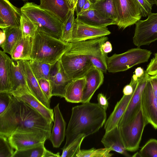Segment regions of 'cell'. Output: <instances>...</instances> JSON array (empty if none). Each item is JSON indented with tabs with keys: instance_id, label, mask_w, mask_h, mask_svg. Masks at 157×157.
<instances>
[{
	"instance_id": "cell-28",
	"label": "cell",
	"mask_w": 157,
	"mask_h": 157,
	"mask_svg": "<svg viewBox=\"0 0 157 157\" xmlns=\"http://www.w3.org/2000/svg\"><path fill=\"white\" fill-rule=\"evenodd\" d=\"M33 38L22 37L17 43L10 54L14 60H31Z\"/></svg>"
},
{
	"instance_id": "cell-30",
	"label": "cell",
	"mask_w": 157,
	"mask_h": 157,
	"mask_svg": "<svg viewBox=\"0 0 157 157\" xmlns=\"http://www.w3.org/2000/svg\"><path fill=\"white\" fill-rule=\"evenodd\" d=\"M29 63L33 73L37 79L43 78L49 80L54 64L32 59L29 60Z\"/></svg>"
},
{
	"instance_id": "cell-8",
	"label": "cell",
	"mask_w": 157,
	"mask_h": 157,
	"mask_svg": "<svg viewBox=\"0 0 157 157\" xmlns=\"http://www.w3.org/2000/svg\"><path fill=\"white\" fill-rule=\"evenodd\" d=\"M117 20L116 25L124 29L140 20L141 12L136 0H113Z\"/></svg>"
},
{
	"instance_id": "cell-23",
	"label": "cell",
	"mask_w": 157,
	"mask_h": 157,
	"mask_svg": "<svg viewBox=\"0 0 157 157\" xmlns=\"http://www.w3.org/2000/svg\"><path fill=\"white\" fill-rule=\"evenodd\" d=\"M133 94V93L129 95L123 94L121 99L117 102L113 111L105 123L104 129L105 132L111 130L118 125L119 121L126 110Z\"/></svg>"
},
{
	"instance_id": "cell-43",
	"label": "cell",
	"mask_w": 157,
	"mask_h": 157,
	"mask_svg": "<svg viewBox=\"0 0 157 157\" xmlns=\"http://www.w3.org/2000/svg\"><path fill=\"white\" fill-rule=\"evenodd\" d=\"M97 100L99 105L106 111L109 104L106 96L102 93H99L98 95Z\"/></svg>"
},
{
	"instance_id": "cell-41",
	"label": "cell",
	"mask_w": 157,
	"mask_h": 157,
	"mask_svg": "<svg viewBox=\"0 0 157 157\" xmlns=\"http://www.w3.org/2000/svg\"><path fill=\"white\" fill-rule=\"evenodd\" d=\"M11 96L9 93L0 92V114L3 113L8 107Z\"/></svg>"
},
{
	"instance_id": "cell-16",
	"label": "cell",
	"mask_w": 157,
	"mask_h": 157,
	"mask_svg": "<svg viewBox=\"0 0 157 157\" xmlns=\"http://www.w3.org/2000/svg\"><path fill=\"white\" fill-rule=\"evenodd\" d=\"M22 15L21 9L12 5L8 0H0V27H19Z\"/></svg>"
},
{
	"instance_id": "cell-46",
	"label": "cell",
	"mask_w": 157,
	"mask_h": 157,
	"mask_svg": "<svg viewBox=\"0 0 157 157\" xmlns=\"http://www.w3.org/2000/svg\"><path fill=\"white\" fill-rule=\"evenodd\" d=\"M134 91V88L132 85L130 83L126 85L123 88V94L129 95L132 94Z\"/></svg>"
},
{
	"instance_id": "cell-29",
	"label": "cell",
	"mask_w": 157,
	"mask_h": 157,
	"mask_svg": "<svg viewBox=\"0 0 157 157\" xmlns=\"http://www.w3.org/2000/svg\"><path fill=\"white\" fill-rule=\"evenodd\" d=\"M16 97L29 105L49 121L51 122L54 121V113L53 109L47 107L32 94H26Z\"/></svg>"
},
{
	"instance_id": "cell-35",
	"label": "cell",
	"mask_w": 157,
	"mask_h": 157,
	"mask_svg": "<svg viewBox=\"0 0 157 157\" xmlns=\"http://www.w3.org/2000/svg\"><path fill=\"white\" fill-rule=\"evenodd\" d=\"M44 143L31 148L14 151L13 157H43L46 150Z\"/></svg>"
},
{
	"instance_id": "cell-37",
	"label": "cell",
	"mask_w": 157,
	"mask_h": 157,
	"mask_svg": "<svg viewBox=\"0 0 157 157\" xmlns=\"http://www.w3.org/2000/svg\"><path fill=\"white\" fill-rule=\"evenodd\" d=\"M139 152L141 157H157V140L150 139Z\"/></svg>"
},
{
	"instance_id": "cell-3",
	"label": "cell",
	"mask_w": 157,
	"mask_h": 157,
	"mask_svg": "<svg viewBox=\"0 0 157 157\" xmlns=\"http://www.w3.org/2000/svg\"><path fill=\"white\" fill-rule=\"evenodd\" d=\"M71 44L37 30L32 40L31 59L55 64Z\"/></svg>"
},
{
	"instance_id": "cell-4",
	"label": "cell",
	"mask_w": 157,
	"mask_h": 157,
	"mask_svg": "<svg viewBox=\"0 0 157 157\" xmlns=\"http://www.w3.org/2000/svg\"><path fill=\"white\" fill-rule=\"evenodd\" d=\"M71 43L60 59L65 72L73 80L84 76L93 65L86 54L85 41Z\"/></svg>"
},
{
	"instance_id": "cell-44",
	"label": "cell",
	"mask_w": 157,
	"mask_h": 157,
	"mask_svg": "<svg viewBox=\"0 0 157 157\" xmlns=\"http://www.w3.org/2000/svg\"><path fill=\"white\" fill-rule=\"evenodd\" d=\"M148 79L151 85L154 94L157 98V74L148 75Z\"/></svg>"
},
{
	"instance_id": "cell-55",
	"label": "cell",
	"mask_w": 157,
	"mask_h": 157,
	"mask_svg": "<svg viewBox=\"0 0 157 157\" xmlns=\"http://www.w3.org/2000/svg\"><path fill=\"white\" fill-rule=\"evenodd\" d=\"M21 0L23 1H27L29 0Z\"/></svg>"
},
{
	"instance_id": "cell-26",
	"label": "cell",
	"mask_w": 157,
	"mask_h": 157,
	"mask_svg": "<svg viewBox=\"0 0 157 157\" xmlns=\"http://www.w3.org/2000/svg\"><path fill=\"white\" fill-rule=\"evenodd\" d=\"M11 58L0 50V92L9 93L11 87L10 63Z\"/></svg>"
},
{
	"instance_id": "cell-47",
	"label": "cell",
	"mask_w": 157,
	"mask_h": 157,
	"mask_svg": "<svg viewBox=\"0 0 157 157\" xmlns=\"http://www.w3.org/2000/svg\"><path fill=\"white\" fill-rule=\"evenodd\" d=\"M102 48L103 52L107 54L112 50V44L110 42L108 41H106L103 44Z\"/></svg>"
},
{
	"instance_id": "cell-42",
	"label": "cell",
	"mask_w": 157,
	"mask_h": 157,
	"mask_svg": "<svg viewBox=\"0 0 157 157\" xmlns=\"http://www.w3.org/2000/svg\"><path fill=\"white\" fill-rule=\"evenodd\" d=\"M147 73L150 75H154L157 74V52L154 55L148 65L146 70Z\"/></svg>"
},
{
	"instance_id": "cell-27",
	"label": "cell",
	"mask_w": 157,
	"mask_h": 157,
	"mask_svg": "<svg viewBox=\"0 0 157 157\" xmlns=\"http://www.w3.org/2000/svg\"><path fill=\"white\" fill-rule=\"evenodd\" d=\"M2 29L4 34L5 40L0 47L3 52L10 55L17 42L22 37L20 26H10Z\"/></svg>"
},
{
	"instance_id": "cell-39",
	"label": "cell",
	"mask_w": 157,
	"mask_h": 157,
	"mask_svg": "<svg viewBox=\"0 0 157 157\" xmlns=\"http://www.w3.org/2000/svg\"><path fill=\"white\" fill-rule=\"evenodd\" d=\"M40 89L49 101L52 96L51 86L49 80L45 78L37 79Z\"/></svg>"
},
{
	"instance_id": "cell-1",
	"label": "cell",
	"mask_w": 157,
	"mask_h": 157,
	"mask_svg": "<svg viewBox=\"0 0 157 157\" xmlns=\"http://www.w3.org/2000/svg\"><path fill=\"white\" fill-rule=\"evenodd\" d=\"M52 125V122L12 95L8 107L0 114V134L8 137L17 132H43L51 135Z\"/></svg>"
},
{
	"instance_id": "cell-9",
	"label": "cell",
	"mask_w": 157,
	"mask_h": 157,
	"mask_svg": "<svg viewBox=\"0 0 157 157\" xmlns=\"http://www.w3.org/2000/svg\"><path fill=\"white\" fill-rule=\"evenodd\" d=\"M148 75L146 71L141 77H137L133 74L130 83L134 88V92L126 110L119 121V126L132 120L141 109L142 96L147 82Z\"/></svg>"
},
{
	"instance_id": "cell-24",
	"label": "cell",
	"mask_w": 157,
	"mask_h": 157,
	"mask_svg": "<svg viewBox=\"0 0 157 157\" xmlns=\"http://www.w3.org/2000/svg\"><path fill=\"white\" fill-rule=\"evenodd\" d=\"M39 6L49 11L63 23L71 10L65 0H40Z\"/></svg>"
},
{
	"instance_id": "cell-7",
	"label": "cell",
	"mask_w": 157,
	"mask_h": 157,
	"mask_svg": "<svg viewBox=\"0 0 157 157\" xmlns=\"http://www.w3.org/2000/svg\"><path fill=\"white\" fill-rule=\"evenodd\" d=\"M148 123L141 108L132 120L119 126L124 146L127 151H135L138 149L144 128Z\"/></svg>"
},
{
	"instance_id": "cell-51",
	"label": "cell",
	"mask_w": 157,
	"mask_h": 157,
	"mask_svg": "<svg viewBox=\"0 0 157 157\" xmlns=\"http://www.w3.org/2000/svg\"><path fill=\"white\" fill-rule=\"evenodd\" d=\"M67 2L70 9L75 8L78 0H65Z\"/></svg>"
},
{
	"instance_id": "cell-38",
	"label": "cell",
	"mask_w": 157,
	"mask_h": 157,
	"mask_svg": "<svg viewBox=\"0 0 157 157\" xmlns=\"http://www.w3.org/2000/svg\"><path fill=\"white\" fill-rule=\"evenodd\" d=\"M14 149L8 137L0 134V157H13Z\"/></svg>"
},
{
	"instance_id": "cell-17",
	"label": "cell",
	"mask_w": 157,
	"mask_h": 157,
	"mask_svg": "<svg viewBox=\"0 0 157 157\" xmlns=\"http://www.w3.org/2000/svg\"><path fill=\"white\" fill-rule=\"evenodd\" d=\"M54 70V73L52 71L49 79L52 96L64 98L66 88L72 80L65 72L60 59L55 64Z\"/></svg>"
},
{
	"instance_id": "cell-36",
	"label": "cell",
	"mask_w": 157,
	"mask_h": 157,
	"mask_svg": "<svg viewBox=\"0 0 157 157\" xmlns=\"http://www.w3.org/2000/svg\"><path fill=\"white\" fill-rule=\"evenodd\" d=\"M110 149L105 147L96 149L94 148L89 150H82L77 157H110L113 154L110 153Z\"/></svg>"
},
{
	"instance_id": "cell-48",
	"label": "cell",
	"mask_w": 157,
	"mask_h": 157,
	"mask_svg": "<svg viewBox=\"0 0 157 157\" xmlns=\"http://www.w3.org/2000/svg\"><path fill=\"white\" fill-rule=\"evenodd\" d=\"M59 153L58 152L56 154H54L51 151L46 149L43 157H59L61 156L59 155Z\"/></svg>"
},
{
	"instance_id": "cell-6",
	"label": "cell",
	"mask_w": 157,
	"mask_h": 157,
	"mask_svg": "<svg viewBox=\"0 0 157 157\" xmlns=\"http://www.w3.org/2000/svg\"><path fill=\"white\" fill-rule=\"evenodd\" d=\"M151 53L150 50L137 47L121 54H114L107 58V71L116 73L126 71L134 66L148 61Z\"/></svg>"
},
{
	"instance_id": "cell-45",
	"label": "cell",
	"mask_w": 157,
	"mask_h": 157,
	"mask_svg": "<svg viewBox=\"0 0 157 157\" xmlns=\"http://www.w3.org/2000/svg\"><path fill=\"white\" fill-rule=\"evenodd\" d=\"M87 0H78L75 6V11L76 15L82 11Z\"/></svg>"
},
{
	"instance_id": "cell-11",
	"label": "cell",
	"mask_w": 157,
	"mask_h": 157,
	"mask_svg": "<svg viewBox=\"0 0 157 157\" xmlns=\"http://www.w3.org/2000/svg\"><path fill=\"white\" fill-rule=\"evenodd\" d=\"M50 135L43 132H17L9 137V140L15 150H21L45 143Z\"/></svg>"
},
{
	"instance_id": "cell-52",
	"label": "cell",
	"mask_w": 157,
	"mask_h": 157,
	"mask_svg": "<svg viewBox=\"0 0 157 157\" xmlns=\"http://www.w3.org/2000/svg\"><path fill=\"white\" fill-rule=\"evenodd\" d=\"M132 157H141L140 155L139 152H137L135 154H134Z\"/></svg>"
},
{
	"instance_id": "cell-2",
	"label": "cell",
	"mask_w": 157,
	"mask_h": 157,
	"mask_svg": "<svg viewBox=\"0 0 157 157\" xmlns=\"http://www.w3.org/2000/svg\"><path fill=\"white\" fill-rule=\"evenodd\" d=\"M106 117V111L98 103L89 101L73 107L63 147H67L80 135L84 134L86 137L98 132L105 124Z\"/></svg>"
},
{
	"instance_id": "cell-32",
	"label": "cell",
	"mask_w": 157,
	"mask_h": 157,
	"mask_svg": "<svg viewBox=\"0 0 157 157\" xmlns=\"http://www.w3.org/2000/svg\"><path fill=\"white\" fill-rule=\"evenodd\" d=\"M75 10V8H74L70 10L62 26L60 39L66 42H71L72 32L75 19L74 17Z\"/></svg>"
},
{
	"instance_id": "cell-18",
	"label": "cell",
	"mask_w": 157,
	"mask_h": 157,
	"mask_svg": "<svg viewBox=\"0 0 157 157\" xmlns=\"http://www.w3.org/2000/svg\"><path fill=\"white\" fill-rule=\"evenodd\" d=\"M84 76L86 82L82 103L90 101L95 92L102 84L104 79L103 72L94 65Z\"/></svg>"
},
{
	"instance_id": "cell-53",
	"label": "cell",
	"mask_w": 157,
	"mask_h": 157,
	"mask_svg": "<svg viewBox=\"0 0 157 157\" xmlns=\"http://www.w3.org/2000/svg\"><path fill=\"white\" fill-rule=\"evenodd\" d=\"M153 4H155L157 6V0H150Z\"/></svg>"
},
{
	"instance_id": "cell-34",
	"label": "cell",
	"mask_w": 157,
	"mask_h": 157,
	"mask_svg": "<svg viewBox=\"0 0 157 157\" xmlns=\"http://www.w3.org/2000/svg\"><path fill=\"white\" fill-rule=\"evenodd\" d=\"M20 27L22 36L33 38L37 31L38 25L22 13L20 21Z\"/></svg>"
},
{
	"instance_id": "cell-49",
	"label": "cell",
	"mask_w": 157,
	"mask_h": 157,
	"mask_svg": "<svg viewBox=\"0 0 157 157\" xmlns=\"http://www.w3.org/2000/svg\"><path fill=\"white\" fill-rule=\"evenodd\" d=\"M145 71L140 67H138L136 69L134 74L138 77H141L144 73Z\"/></svg>"
},
{
	"instance_id": "cell-21",
	"label": "cell",
	"mask_w": 157,
	"mask_h": 157,
	"mask_svg": "<svg viewBox=\"0 0 157 157\" xmlns=\"http://www.w3.org/2000/svg\"><path fill=\"white\" fill-rule=\"evenodd\" d=\"M101 142L105 148L110 149L111 151H114L126 157L131 156L124 146L118 125L105 132Z\"/></svg>"
},
{
	"instance_id": "cell-10",
	"label": "cell",
	"mask_w": 157,
	"mask_h": 157,
	"mask_svg": "<svg viewBox=\"0 0 157 157\" xmlns=\"http://www.w3.org/2000/svg\"><path fill=\"white\" fill-rule=\"evenodd\" d=\"M135 24L133 42L136 46L149 45L157 40V13H151L147 19Z\"/></svg>"
},
{
	"instance_id": "cell-12",
	"label": "cell",
	"mask_w": 157,
	"mask_h": 157,
	"mask_svg": "<svg viewBox=\"0 0 157 157\" xmlns=\"http://www.w3.org/2000/svg\"><path fill=\"white\" fill-rule=\"evenodd\" d=\"M106 36L85 41L86 54L93 65L105 73L107 71L108 56L102 49V45L108 40Z\"/></svg>"
},
{
	"instance_id": "cell-22",
	"label": "cell",
	"mask_w": 157,
	"mask_h": 157,
	"mask_svg": "<svg viewBox=\"0 0 157 157\" xmlns=\"http://www.w3.org/2000/svg\"><path fill=\"white\" fill-rule=\"evenodd\" d=\"M77 16L76 18L79 21L94 26L107 27L109 25H116L117 24L116 21L105 17L94 9L82 11Z\"/></svg>"
},
{
	"instance_id": "cell-25",
	"label": "cell",
	"mask_w": 157,
	"mask_h": 157,
	"mask_svg": "<svg viewBox=\"0 0 157 157\" xmlns=\"http://www.w3.org/2000/svg\"><path fill=\"white\" fill-rule=\"evenodd\" d=\"M86 82L84 76L73 79L66 88L65 100L72 103H82Z\"/></svg>"
},
{
	"instance_id": "cell-50",
	"label": "cell",
	"mask_w": 157,
	"mask_h": 157,
	"mask_svg": "<svg viewBox=\"0 0 157 157\" xmlns=\"http://www.w3.org/2000/svg\"><path fill=\"white\" fill-rule=\"evenodd\" d=\"M93 4L89 0H87L82 11L93 9Z\"/></svg>"
},
{
	"instance_id": "cell-14",
	"label": "cell",
	"mask_w": 157,
	"mask_h": 157,
	"mask_svg": "<svg viewBox=\"0 0 157 157\" xmlns=\"http://www.w3.org/2000/svg\"><path fill=\"white\" fill-rule=\"evenodd\" d=\"M11 87L10 93L16 97L31 94L19 60L11 59L10 63Z\"/></svg>"
},
{
	"instance_id": "cell-13",
	"label": "cell",
	"mask_w": 157,
	"mask_h": 157,
	"mask_svg": "<svg viewBox=\"0 0 157 157\" xmlns=\"http://www.w3.org/2000/svg\"><path fill=\"white\" fill-rule=\"evenodd\" d=\"M107 27H98L85 24L75 19L71 42L84 41L105 36L110 34Z\"/></svg>"
},
{
	"instance_id": "cell-56",
	"label": "cell",
	"mask_w": 157,
	"mask_h": 157,
	"mask_svg": "<svg viewBox=\"0 0 157 157\" xmlns=\"http://www.w3.org/2000/svg\"><path fill=\"white\" fill-rule=\"evenodd\" d=\"M157 74H156V75H157Z\"/></svg>"
},
{
	"instance_id": "cell-54",
	"label": "cell",
	"mask_w": 157,
	"mask_h": 157,
	"mask_svg": "<svg viewBox=\"0 0 157 157\" xmlns=\"http://www.w3.org/2000/svg\"><path fill=\"white\" fill-rule=\"evenodd\" d=\"M92 4H94L99 0H89Z\"/></svg>"
},
{
	"instance_id": "cell-40",
	"label": "cell",
	"mask_w": 157,
	"mask_h": 157,
	"mask_svg": "<svg viewBox=\"0 0 157 157\" xmlns=\"http://www.w3.org/2000/svg\"><path fill=\"white\" fill-rule=\"evenodd\" d=\"M140 8L142 16L146 17L152 13L153 5L150 0H136Z\"/></svg>"
},
{
	"instance_id": "cell-15",
	"label": "cell",
	"mask_w": 157,
	"mask_h": 157,
	"mask_svg": "<svg viewBox=\"0 0 157 157\" xmlns=\"http://www.w3.org/2000/svg\"><path fill=\"white\" fill-rule=\"evenodd\" d=\"M141 104L143 113L149 123L157 129V98L154 94L149 79L142 93Z\"/></svg>"
},
{
	"instance_id": "cell-5",
	"label": "cell",
	"mask_w": 157,
	"mask_h": 157,
	"mask_svg": "<svg viewBox=\"0 0 157 157\" xmlns=\"http://www.w3.org/2000/svg\"><path fill=\"white\" fill-rule=\"evenodd\" d=\"M21 13L38 25V30L60 39L63 23L49 11L33 2H27Z\"/></svg>"
},
{
	"instance_id": "cell-20",
	"label": "cell",
	"mask_w": 157,
	"mask_h": 157,
	"mask_svg": "<svg viewBox=\"0 0 157 157\" xmlns=\"http://www.w3.org/2000/svg\"><path fill=\"white\" fill-rule=\"evenodd\" d=\"M59 103L54 108V124L48 139L53 146L58 148L64 141L66 132V123L59 108Z\"/></svg>"
},
{
	"instance_id": "cell-19",
	"label": "cell",
	"mask_w": 157,
	"mask_h": 157,
	"mask_svg": "<svg viewBox=\"0 0 157 157\" xmlns=\"http://www.w3.org/2000/svg\"><path fill=\"white\" fill-rule=\"evenodd\" d=\"M23 71L28 86L32 94L47 107L50 108V102L45 96L38 81L33 73L27 60H19Z\"/></svg>"
},
{
	"instance_id": "cell-31",
	"label": "cell",
	"mask_w": 157,
	"mask_h": 157,
	"mask_svg": "<svg viewBox=\"0 0 157 157\" xmlns=\"http://www.w3.org/2000/svg\"><path fill=\"white\" fill-rule=\"evenodd\" d=\"M93 9L96 10L105 17L117 21V17L113 0H99L93 4Z\"/></svg>"
},
{
	"instance_id": "cell-33",
	"label": "cell",
	"mask_w": 157,
	"mask_h": 157,
	"mask_svg": "<svg viewBox=\"0 0 157 157\" xmlns=\"http://www.w3.org/2000/svg\"><path fill=\"white\" fill-rule=\"evenodd\" d=\"M86 137L84 134L80 135L67 147H63L61 157H77L81 150V144Z\"/></svg>"
}]
</instances>
